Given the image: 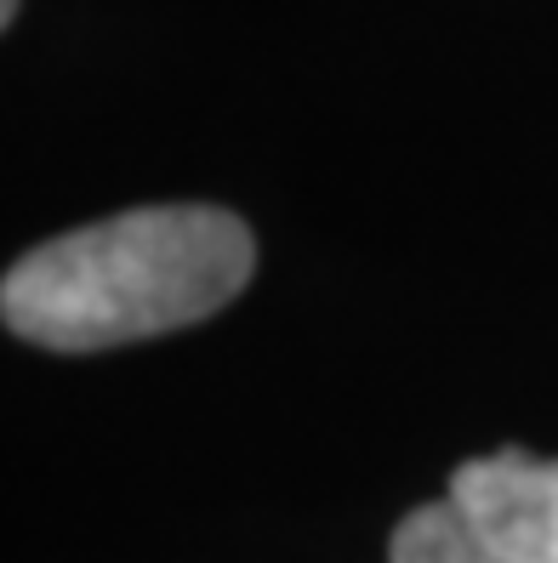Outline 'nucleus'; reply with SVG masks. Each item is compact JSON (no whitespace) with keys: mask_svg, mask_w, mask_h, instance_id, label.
Wrapping results in <instances>:
<instances>
[{"mask_svg":"<svg viewBox=\"0 0 558 563\" xmlns=\"http://www.w3.org/2000/svg\"><path fill=\"white\" fill-rule=\"evenodd\" d=\"M251 268L256 240L234 211L143 206L18 256L0 285V313L35 347H125L228 308Z\"/></svg>","mask_w":558,"mask_h":563,"instance_id":"obj_1","label":"nucleus"},{"mask_svg":"<svg viewBox=\"0 0 558 563\" xmlns=\"http://www.w3.org/2000/svg\"><path fill=\"white\" fill-rule=\"evenodd\" d=\"M393 563H558V461L490 450L393 529Z\"/></svg>","mask_w":558,"mask_h":563,"instance_id":"obj_2","label":"nucleus"},{"mask_svg":"<svg viewBox=\"0 0 558 563\" xmlns=\"http://www.w3.org/2000/svg\"><path fill=\"white\" fill-rule=\"evenodd\" d=\"M18 18V0H0V23H12Z\"/></svg>","mask_w":558,"mask_h":563,"instance_id":"obj_3","label":"nucleus"}]
</instances>
